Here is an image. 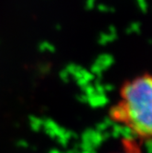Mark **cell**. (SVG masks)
<instances>
[{"mask_svg": "<svg viewBox=\"0 0 152 153\" xmlns=\"http://www.w3.org/2000/svg\"><path fill=\"white\" fill-rule=\"evenodd\" d=\"M108 117L128 129L136 140H152V74L124 82Z\"/></svg>", "mask_w": 152, "mask_h": 153, "instance_id": "cell-1", "label": "cell"}, {"mask_svg": "<svg viewBox=\"0 0 152 153\" xmlns=\"http://www.w3.org/2000/svg\"><path fill=\"white\" fill-rule=\"evenodd\" d=\"M113 153H143V150L136 138H123L119 150Z\"/></svg>", "mask_w": 152, "mask_h": 153, "instance_id": "cell-2", "label": "cell"}]
</instances>
